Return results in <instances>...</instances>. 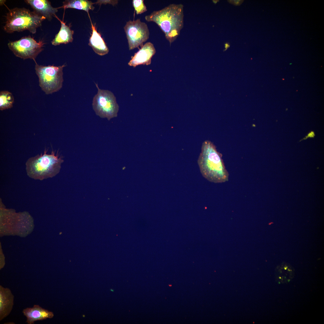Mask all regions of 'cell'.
I'll return each instance as SVG.
<instances>
[{
	"label": "cell",
	"mask_w": 324,
	"mask_h": 324,
	"mask_svg": "<svg viewBox=\"0 0 324 324\" xmlns=\"http://www.w3.org/2000/svg\"><path fill=\"white\" fill-rule=\"evenodd\" d=\"M47 152L45 150L43 154L31 157L26 162V172L30 178L42 180L52 178L59 173L64 160L55 155L53 151L50 154H46Z\"/></svg>",
	"instance_id": "obj_3"
},
{
	"label": "cell",
	"mask_w": 324,
	"mask_h": 324,
	"mask_svg": "<svg viewBox=\"0 0 324 324\" xmlns=\"http://www.w3.org/2000/svg\"><path fill=\"white\" fill-rule=\"evenodd\" d=\"M14 296L11 290L0 285V321L10 313L14 305Z\"/></svg>",
	"instance_id": "obj_12"
},
{
	"label": "cell",
	"mask_w": 324,
	"mask_h": 324,
	"mask_svg": "<svg viewBox=\"0 0 324 324\" xmlns=\"http://www.w3.org/2000/svg\"><path fill=\"white\" fill-rule=\"evenodd\" d=\"M44 44L42 40L38 42L29 36L15 41L10 42L8 45L16 57L23 59H33L35 62L37 57L44 50Z\"/></svg>",
	"instance_id": "obj_7"
},
{
	"label": "cell",
	"mask_w": 324,
	"mask_h": 324,
	"mask_svg": "<svg viewBox=\"0 0 324 324\" xmlns=\"http://www.w3.org/2000/svg\"><path fill=\"white\" fill-rule=\"evenodd\" d=\"M155 52L153 44L150 42L146 43L131 56L128 64L134 67L140 65H149L151 63L152 58Z\"/></svg>",
	"instance_id": "obj_9"
},
{
	"label": "cell",
	"mask_w": 324,
	"mask_h": 324,
	"mask_svg": "<svg viewBox=\"0 0 324 324\" xmlns=\"http://www.w3.org/2000/svg\"><path fill=\"white\" fill-rule=\"evenodd\" d=\"M56 17L60 21L61 27L59 32L52 41V44L57 46L61 44H66L72 42L73 40L74 31L71 30L63 20L62 21L57 16Z\"/></svg>",
	"instance_id": "obj_14"
},
{
	"label": "cell",
	"mask_w": 324,
	"mask_h": 324,
	"mask_svg": "<svg viewBox=\"0 0 324 324\" xmlns=\"http://www.w3.org/2000/svg\"><path fill=\"white\" fill-rule=\"evenodd\" d=\"M25 2L29 5L37 14L45 17L49 21L53 16L56 17L58 8L53 7L50 2L47 0H26Z\"/></svg>",
	"instance_id": "obj_10"
},
{
	"label": "cell",
	"mask_w": 324,
	"mask_h": 324,
	"mask_svg": "<svg viewBox=\"0 0 324 324\" xmlns=\"http://www.w3.org/2000/svg\"><path fill=\"white\" fill-rule=\"evenodd\" d=\"M118 3V0H98L96 3H98L99 4H112L113 5H115Z\"/></svg>",
	"instance_id": "obj_18"
},
{
	"label": "cell",
	"mask_w": 324,
	"mask_h": 324,
	"mask_svg": "<svg viewBox=\"0 0 324 324\" xmlns=\"http://www.w3.org/2000/svg\"><path fill=\"white\" fill-rule=\"evenodd\" d=\"M224 46H225V49H224V51L226 50L229 47H230V45L229 43L226 42L224 44Z\"/></svg>",
	"instance_id": "obj_21"
},
{
	"label": "cell",
	"mask_w": 324,
	"mask_h": 324,
	"mask_svg": "<svg viewBox=\"0 0 324 324\" xmlns=\"http://www.w3.org/2000/svg\"><path fill=\"white\" fill-rule=\"evenodd\" d=\"M111 290V291H112V292H113V290H112V289H111V290Z\"/></svg>",
	"instance_id": "obj_23"
},
{
	"label": "cell",
	"mask_w": 324,
	"mask_h": 324,
	"mask_svg": "<svg viewBox=\"0 0 324 324\" xmlns=\"http://www.w3.org/2000/svg\"><path fill=\"white\" fill-rule=\"evenodd\" d=\"M95 84L98 92L93 98L92 105L95 114L108 120L116 117L119 106L113 93L108 90L101 89L98 84Z\"/></svg>",
	"instance_id": "obj_6"
},
{
	"label": "cell",
	"mask_w": 324,
	"mask_h": 324,
	"mask_svg": "<svg viewBox=\"0 0 324 324\" xmlns=\"http://www.w3.org/2000/svg\"><path fill=\"white\" fill-rule=\"evenodd\" d=\"M23 315L26 318L28 324H34L37 321L42 320L53 317V313L43 308L38 305H34L32 308H27L22 310Z\"/></svg>",
	"instance_id": "obj_11"
},
{
	"label": "cell",
	"mask_w": 324,
	"mask_h": 324,
	"mask_svg": "<svg viewBox=\"0 0 324 324\" xmlns=\"http://www.w3.org/2000/svg\"><path fill=\"white\" fill-rule=\"evenodd\" d=\"M228 2L230 3L233 4L236 6L240 5L243 2L244 0H228Z\"/></svg>",
	"instance_id": "obj_19"
},
{
	"label": "cell",
	"mask_w": 324,
	"mask_h": 324,
	"mask_svg": "<svg viewBox=\"0 0 324 324\" xmlns=\"http://www.w3.org/2000/svg\"><path fill=\"white\" fill-rule=\"evenodd\" d=\"M145 19L148 22L157 24L171 44L179 35L183 26V5L170 4L160 10L153 11L146 16Z\"/></svg>",
	"instance_id": "obj_2"
},
{
	"label": "cell",
	"mask_w": 324,
	"mask_h": 324,
	"mask_svg": "<svg viewBox=\"0 0 324 324\" xmlns=\"http://www.w3.org/2000/svg\"><path fill=\"white\" fill-rule=\"evenodd\" d=\"M132 4L137 14H142L147 10V8L144 4L143 0H133Z\"/></svg>",
	"instance_id": "obj_17"
},
{
	"label": "cell",
	"mask_w": 324,
	"mask_h": 324,
	"mask_svg": "<svg viewBox=\"0 0 324 324\" xmlns=\"http://www.w3.org/2000/svg\"><path fill=\"white\" fill-rule=\"evenodd\" d=\"M130 50L142 46L149 38V32L147 25L140 19L129 20L124 27Z\"/></svg>",
	"instance_id": "obj_8"
},
{
	"label": "cell",
	"mask_w": 324,
	"mask_h": 324,
	"mask_svg": "<svg viewBox=\"0 0 324 324\" xmlns=\"http://www.w3.org/2000/svg\"><path fill=\"white\" fill-rule=\"evenodd\" d=\"M315 136V134L314 131H311L310 132L308 135L306 136L305 137L303 138L302 140L306 139L308 137H314Z\"/></svg>",
	"instance_id": "obj_20"
},
{
	"label": "cell",
	"mask_w": 324,
	"mask_h": 324,
	"mask_svg": "<svg viewBox=\"0 0 324 324\" xmlns=\"http://www.w3.org/2000/svg\"><path fill=\"white\" fill-rule=\"evenodd\" d=\"M35 70L39 79V86L46 94L59 91L64 81L63 68L66 64L62 65L44 66L35 62Z\"/></svg>",
	"instance_id": "obj_5"
},
{
	"label": "cell",
	"mask_w": 324,
	"mask_h": 324,
	"mask_svg": "<svg viewBox=\"0 0 324 324\" xmlns=\"http://www.w3.org/2000/svg\"><path fill=\"white\" fill-rule=\"evenodd\" d=\"M5 17L4 30L10 33L28 30L35 34L37 28L41 26L42 22L46 19L34 11L18 8L9 10Z\"/></svg>",
	"instance_id": "obj_4"
},
{
	"label": "cell",
	"mask_w": 324,
	"mask_h": 324,
	"mask_svg": "<svg viewBox=\"0 0 324 324\" xmlns=\"http://www.w3.org/2000/svg\"><path fill=\"white\" fill-rule=\"evenodd\" d=\"M213 2L215 4L216 3H217V2L219 1V0H213Z\"/></svg>",
	"instance_id": "obj_22"
},
{
	"label": "cell",
	"mask_w": 324,
	"mask_h": 324,
	"mask_svg": "<svg viewBox=\"0 0 324 324\" xmlns=\"http://www.w3.org/2000/svg\"><path fill=\"white\" fill-rule=\"evenodd\" d=\"M197 162L202 175L208 181L221 183L228 180L229 174L222 154L210 141L206 140L203 143Z\"/></svg>",
	"instance_id": "obj_1"
},
{
	"label": "cell",
	"mask_w": 324,
	"mask_h": 324,
	"mask_svg": "<svg viewBox=\"0 0 324 324\" xmlns=\"http://www.w3.org/2000/svg\"><path fill=\"white\" fill-rule=\"evenodd\" d=\"M91 20L92 33L89 39V45L91 46L94 51L100 56H104L107 54L109 50L102 38L100 33L98 32L95 25H94Z\"/></svg>",
	"instance_id": "obj_13"
},
{
	"label": "cell",
	"mask_w": 324,
	"mask_h": 324,
	"mask_svg": "<svg viewBox=\"0 0 324 324\" xmlns=\"http://www.w3.org/2000/svg\"><path fill=\"white\" fill-rule=\"evenodd\" d=\"M14 98L11 93L7 91L0 92V110L1 111L11 108L13 106Z\"/></svg>",
	"instance_id": "obj_16"
},
{
	"label": "cell",
	"mask_w": 324,
	"mask_h": 324,
	"mask_svg": "<svg viewBox=\"0 0 324 324\" xmlns=\"http://www.w3.org/2000/svg\"><path fill=\"white\" fill-rule=\"evenodd\" d=\"M63 4L62 6L58 8V9L74 8L83 10L88 13L89 18L90 17L89 14V11L90 10H93L94 8L93 6L94 3L91 1L87 0H65L63 2Z\"/></svg>",
	"instance_id": "obj_15"
}]
</instances>
